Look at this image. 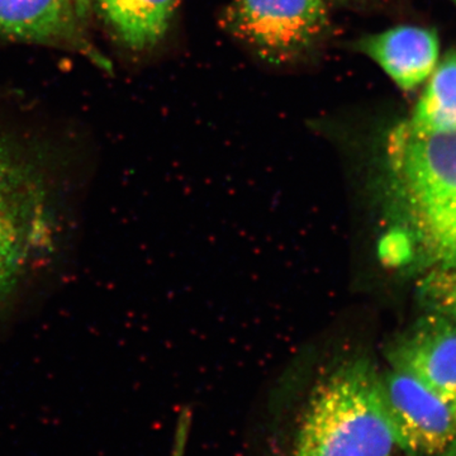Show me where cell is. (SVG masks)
I'll return each instance as SVG.
<instances>
[{"instance_id":"obj_1","label":"cell","mask_w":456,"mask_h":456,"mask_svg":"<svg viewBox=\"0 0 456 456\" xmlns=\"http://www.w3.org/2000/svg\"><path fill=\"white\" fill-rule=\"evenodd\" d=\"M395 448L382 374L367 360H354L317 383L293 456H392Z\"/></svg>"},{"instance_id":"obj_2","label":"cell","mask_w":456,"mask_h":456,"mask_svg":"<svg viewBox=\"0 0 456 456\" xmlns=\"http://www.w3.org/2000/svg\"><path fill=\"white\" fill-rule=\"evenodd\" d=\"M387 161L426 257L432 266L456 268V128L417 132L399 123Z\"/></svg>"},{"instance_id":"obj_3","label":"cell","mask_w":456,"mask_h":456,"mask_svg":"<svg viewBox=\"0 0 456 456\" xmlns=\"http://www.w3.org/2000/svg\"><path fill=\"white\" fill-rule=\"evenodd\" d=\"M53 224L55 204L44 176L0 136V305L46 253Z\"/></svg>"},{"instance_id":"obj_4","label":"cell","mask_w":456,"mask_h":456,"mask_svg":"<svg viewBox=\"0 0 456 456\" xmlns=\"http://www.w3.org/2000/svg\"><path fill=\"white\" fill-rule=\"evenodd\" d=\"M226 26L266 61L283 64L325 37L326 0H232Z\"/></svg>"},{"instance_id":"obj_5","label":"cell","mask_w":456,"mask_h":456,"mask_svg":"<svg viewBox=\"0 0 456 456\" xmlns=\"http://www.w3.org/2000/svg\"><path fill=\"white\" fill-rule=\"evenodd\" d=\"M382 386L397 448L408 456H456V416L439 395L395 368Z\"/></svg>"},{"instance_id":"obj_6","label":"cell","mask_w":456,"mask_h":456,"mask_svg":"<svg viewBox=\"0 0 456 456\" xmlns=\"http://www.w3.org/2000/svg\"><path fill=\"white\" fill-rule=\"evenodd\" d=\"M393 368L413 375L456 416V327L428 314L395 347Z\"/></svg>"},{"instance_id":"obj_7","label":"cell","mask_w":456,"mask_h":456,"mask_svg":"<svg viewBox=\"0 0 456 456\" xmlns=\"http://www.w3.org/2000/svg\"><path fill=\"white\" fill-rule=\"evenodd\" d=\"M355 47L377 62L404 92L425 83L440 57L437 32L419 26H397L364 36Z\"/></svg>"},{"instance_id":"obj_8","label":"cell","mask_w":456,"mask_h":456,"mask_svg":"<svg viewBox=\"0 0 456 456\" xmlns=\"http://www.w3.org/2000/svg\"><path fill=\"white\" fill-rule=\"evenodd\" d=\"M79 16L77 0H0V37L90 51Z\"/></svg>"},{"instance_id":"obj_9","label":"cell","mask_w":456,"mask_h":456,"mask_svg":"<svg viewBox=\"0 0 456 456\" xmlns=\"http://www.w3.org/2000/svg\"><path fill=\"white\" fill-rule=\"evenodd\" d=\"M178 0H79L80 14L93 5L116 37L134 50L155 46L169 28Z\"/></svg>"},{"instance_id":"obj_10","label":"cell","mask_w":456,"mask_h":456,"mask_svg":"<svg viewBox=\"0 0 456 456\" xmlns=\"http://www.w3.org/2000/svg\"><path fill=\"white\" fill-rule=\"evenodd\" d=\"M417 132H445L456 128V50L437 62L410 118Z\"/></svg>"},{"instance_id":"obj_11","label":"cell","mask_w":456,"mask_h":456,"mask_svg":"<svg viewBox=\"0 0 456 456\" xmlns=\"http://www.w3.org/2000/svg\"><path fill=\"white\" fill-rule=\"evenodd\" d=\"M419 292L428 314L456 327V268L432 266L419 281Z\"/></svg>"},{"instance_id":"obj_12","label":"cell","mask_w":456,"mask_h":456,"mask_svg":"<svg viewBox=\"0 0 456 456\" xmlns=\"http://www.w3.org/2000/svg\"><path fill=\"white\" fill-rule=\"evenodd\" d=\"M189 428H191V417L182 415L178 425H176L175 435H174L173 449L170 456H185L187 452Z\"/></svg>"},{"instance_id":"obj_13","label":"cell","mask_w":456,"mask_h":456,"mask_svg":"<svg viewBox=\"0 0 456 456\" xmlns=\"http://www.w3.org/2000/svg\"><path fill=\"white\" fill-rule=\"evenodd\" d=\"M326 2L335 3L338 5H350L356 4V3L362 2V0H326Z\"/></svg>"},{"instance_id":"obj_14","label":"cell","mask_w":456,"mask_h":456,"mask_svg":"<svg viewBox=\"0 0 456 456\" xmlns=\"http://www.w3.org/2000/svg\"><path fill=\"white\" fill-rule=\"evenodd\" d=\"M77 4H79V0H77ZM77 9H79V8H77ZM79 13H80V12H79Z\"/></svg>"},{"instance_id":"obj_15","label":"cell","mask_w":456,"mask_h":456,"mask_svg":"<svg viewBox=\"0 0 456 456\" xmlns=\"http://www.w3.org/2000/svg\"><path fill=\"white\" fill-rule=\"evenodd\" d=\"M452 2L456 5V0H452Z\"/></svg>"}]
</instances>
